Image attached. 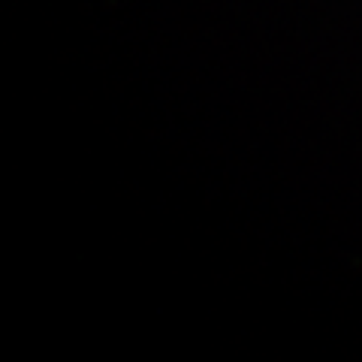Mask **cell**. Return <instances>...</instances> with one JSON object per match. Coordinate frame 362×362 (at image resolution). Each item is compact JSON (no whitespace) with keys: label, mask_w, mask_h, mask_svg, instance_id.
Masks as SVG:
<instances>
[]
</instances>
